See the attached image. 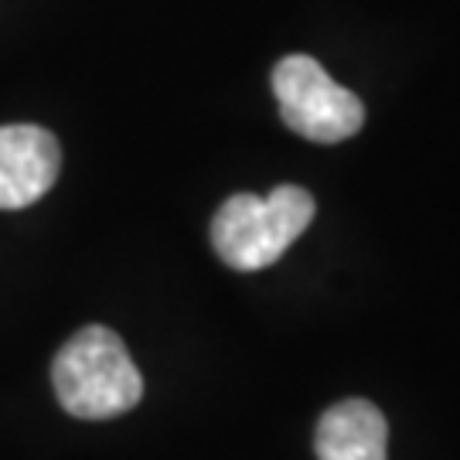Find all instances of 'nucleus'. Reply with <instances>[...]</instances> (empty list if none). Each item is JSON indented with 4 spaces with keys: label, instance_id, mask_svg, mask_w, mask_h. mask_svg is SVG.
<instances>
[{
    "label": "nucleus",
    "instance_id": "f257e3e1",
    "mask_svg": "<svg viewBox=\"0 0 460 460\" xmlns=\"http://www.w3.org/2000/svg\"><path fill=\"white\" fill-rule=\"evenodd\" d=\"M51 385L68 416L110 420L144 399V376L119 334L102 324L75 331L51 362Z\"/></svg>",
    "mask_w": 460,
    "mask_h": 460
},
{
    "label": "nucleus",
    "instance_id": "f03ea898",
    "mask_svg": "<svg viewBox=\"0 0 460 460\" xmlns=\"http://www.w3.org/2000/svg\"><path fill=\"white\" fill-rule=\"evenodd\" d=\"M311 222L314 198L296 184H279L266 198L232 195L212 218V246L226 266L252 273L277 263Z\"/></svg>",
    "mask_w": 460,
    "mask_h": 460
},
{
    "label": "nucleus",
    "instance_id": "7ed1b4c3",
    "mask_svg": "<svg viewBox=\"0 0 460 460\" xmlns=\"http://www.w3.org/2000/svg\"><path fill=\"white\" fill-rule=\"evenodd\" d=\"M273 96L294 133L314 144H341L365 127V106L338 85L311 55H287L273 66Z\"/></svg>",
    "mask_w": 460,
    "mask_h": 460
},
{
    "label": "nucleus",
    "instance_id": "20e7f679",
    "mask_svg": "<svg viewBox=\"0 0 460 460\" xmlns=\"http://www.w3.org/2000/svg\"><path fill=\"white\" fill-rule=\"evenodd\" d=\"M62 167L55 133L34 123L0 127V208H28L51 191Z\"/></svg>",
    "mask_w": 460,
    "mask_h": 460
},
{
    "label": "nucleus",
    "instance_id": "39448f33",
    "mask_svg": "<svg viewBox=\"0 0 460 460\" xmlns=\"http://www.w3.org/2000/svg\"><path fill=\"white\" fill-rule=\"evenodd\" d=\"M317 460H385L389 423L368 399L334 402L314 433Z\"/></svg>",
    "mask_w": 460,
    "mask_h": 460
}]
</instances>
